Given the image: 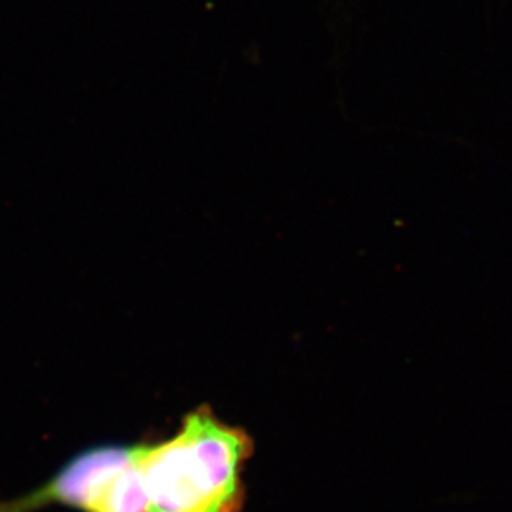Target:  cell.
Masks as SVG:
<instances>
[{"label": "cell", "instance_id": "obj_1", "mask_svg": "<svg viewBox=\"0 0 512 512\" xmlns=\"http://www.w3.org/2000/svg\"><path fill=\"white\" fill-rule=\"evenodd\" d=\"M252 453V438L210 409L187 414L172 438L135 444L147 512H242Z\"/></svg>", "mask_w": 512, "mask_h": 512}, {"label": "cell", "instance_id": "obj_2", "mask_svg": "<svg viewBox=\"0 0 512 512\" xmlns=\"http://www.w3.org/2000/svg\"><path fill=\"white\" fill-rule=\"evenodd\" d=\"M50 506L79 512H147L135 444H100L80 451L30 493L2 501L0 512H37Z\"/></svg>", "mask_w": 512, "mask_h": 512}]
</instances>
